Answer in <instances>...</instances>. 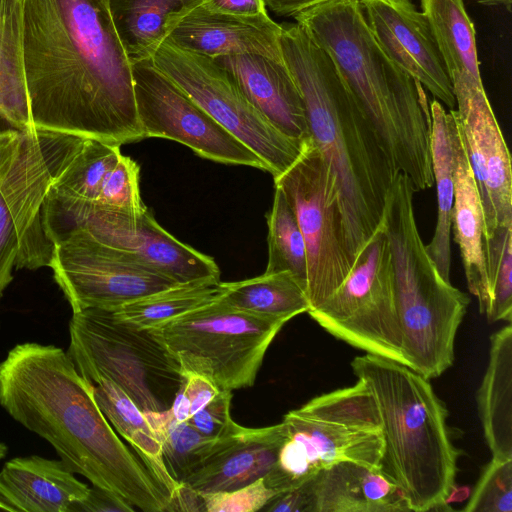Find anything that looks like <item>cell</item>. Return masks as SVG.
<instances>
[{"label": "cell", "mask_w": 512, "mask_h": 512, "mask_svg": "<svg viewBox=\"0 0 512 512\" xmlns=\"http://www.w3.org/2000/svg\"><path fill=\"white\" fill-rule=\"evenodd\" d=\"M33 129L21 47V0H0V133Z\"/></svg>", "instance_id": "30"}, {"label": "cell", "mask_w": 512, "mask_h": 512, "mask_svg": "<svg viewBox=\"0 0 512 512\" xmlns=\"http://www.w3.org/2000/svg\"><path fill=\"white\" fill-rule=\"evenodd\" d=\"M281 30L269 14L234 16L200 4L175 22L165 40L211 58L249 54L284 62Z\"/></svg>", "instance_id": "19"}, {"label": "cell", "mask_w": 512, "mask_h": 512, "mask_svg": "<svg viewBox=\"0 0 512 512\" xmlns=\"http://www.w3.org/2000/svg\"><path fill=\"white\" fill-rule=\"evenodd\" d=\"M336 0H264L271 12L294 19L297 15L326 2Z\"/></svg>", "instance_id": "46"}, {"label": "cell", "mask_w": 512, "mask_h": 512, "mask_svg": "<svg viewBox=\"0 0 512 512\" xmlns=\"http://www.w3.org/2000/svg\"><path fill=\"white\" fill-rule=\"evenodd\" d=\"M312 512H407L400 488L379 469L340 461L309 478Z\"/></svg>", "instance_id": "23"}, {"label": "cell", "mask_w": 512, "mask_h": 512, "mask_svg": "<svg viewBox=\"0 0 512 512\" xmlns=\"http://www.w3.org/2000/svg\"><path fill=\"white\" fill-rule=\"evenodd\" d=\"M294 20L330 56L395 168L416 191L431 188V118L424 88L381 49L360 1L326 2Z\"/></svg>", "instance_id": "4"}, {"label": "cell", "mask_w": 512, "mask_h": 512, "mask_svg": "<svg viewBox=\"0 0 512 512\" xmlns=\"http://www.w3.org/2000/svg\"><path fill=\"white\" fill-rule=\"evenodd\" d=\"M0 406L92 485L144 512L168 511L171 493L120 440L67 351L37 342L10 349L0 362Z\"/></svg>", "instance_id": "2"}, {"label": "cell", "mask_w": 512, "mask_h": 512, "mask_svg": "<svg viewBox=\"0 0 512 512\" xmlns=\"http://www.w3.org/2000/svg\"><path fill=\"white\" fill-rule=\"evenodd\" d=\"M208 10L234 16H258L268 14L264 0H204Z\"/></svg>", "instance_id": "45"}, {"label": "cell", "mask_w": 512, "mask_h": 512, "mask_svg": "<svg viewBox=\"0 0 512 512\" xmlns=\"http://www.w3.org/2000/svg\"><path fill=\"white\" fill-rule=\"evenodd\" d=\"M307 313L335 338L368 354L407 366L394 302L391 252L383 222L357 256L342 284Z\"/></svg>", "instance_id": "11"}, {"label": "cell", "mask_w": 512, "mask_h": 512, "mask_svg": "<svg viewBox=\"0 0 512 512\" xmlns=\"http://www.w3.org/2000/svg\"><path fill=\"white\" fill-rule=\"evenodd\" d=\"M475 2L484 6H503L508 11H511L512 0H474Z\"/></svg>", "instance_id": "51"}, {"label": "cell", "mask_w": 512, "mask_h": 512, "mask_svg": "<svg viewBox=\"0 0 512 512\" xmlns=\"http://www.w3.org/2000/svg\"><path fill=\"white\" fill-rule=\"evenodd\" d=\"M30 123L111 145L144 139L109 0H21Z\"/></svg>", "instance_id": "1"}, {"label": "cell", "mask_w": 512, "mask_h": 512, "mask_svg": "<svg viewBox=\"0 0 512 512\" xmlns=\"http://www.w3.org/2000/svg\"><path fill=\"white\" fill-rule=\"evenodd\" d=\"M490 322L512 321V226L499 227L486 240Z\"/></svg>", "instance_id": "37"}, {"label": "cell", "mask_w": 512, "mask_h": 512, "mask_svg": "<svg viewBox=\"0 0 512 512\" xmlns=\"http://www.w3.org/2000/svg\"><path fill=\"white\" fill-rule=\"evenodd\" d=\"M204 0H109L111 16L130 59L152 57L171 27Z\"/></svg>", "instance_id": "27"}, {"label": "cell", "mask_w": 512, "mask_h": 512, "mask_svg": "<svg viewBox=\"0 0 512 512\" xmlns=\"http://www.w3.org/2000/svg\"><path fill=\"white\" fill-rule=\"evenodd\" d=\"M93 206L121 216L136 218L146 209L139 189V167L122 155L106 177Z\"/></svg>", "instance_id": "38"}, {"label": "cell", "mask_w": 512, "mask_h": 512, "mask_svg": "<svg viewBox=\"0 0 512 512\" xmlns=\"http://www.w3.org/2000/svg\"><path fill=\"white\" fill-rule=\"evenodd\" d=\"M135 507L124 498L102 489L92 486L87 496L73 504L69 512H134Z\"/></svg>", "instance_id": "43"}, {"label": "cell", "mask_w": 512, "mask_h": 512, "mask_svg": "<svg viewBox=\"0 0 512 512\" xmlns=\"http://www.w3.org/2000/svg\"><path fill=\"white\" fill-rule=\"evenodd\" d=\"M285 322L234 309L220 298L149 329L178 361L221 390L253 386Z\"/></svg>", "instance_id": "8"}, {"label": "cell", "mask_w": 512, "mask_h": 512, "mask_svg": "<svg viewBox=\"0 0 512 512\" xmlns=\"http://www.w3.org/2000/svg\"><path fill=\"white\" fill-rule=\"evenodd\" d=\"M384 53L436 100L455 108L452 84L425 14L411 0H359Z\"/></svg>", "instance_id": "18"}, {"label": "cell", "mask_w": 512, "mask_h": 512, "mask_svg": "<svg viewBox=\"0 0 512 512\" xmlns=\"http://www.w3.org/2000/svg\"><path fill=\"white\" fill-rule=\"evenodd\" d=\"M220 300L234 309L285 323L310 310L306 290L288 271L226 282Z\"/></svg>", "instance_id": "31"}, {"label": "cell", "mask_w": 512, "mask_h": 512, "mask_svg": "<svg viewBox=\"0 0 512 512\" xmlns=\"http://www.w3.org/2000/svg\"><path fill=\"white\" fill-rule=\"evenodd\" d=\"M41 221L53 245L68 233L82 230L177 284L220 279L213 258L177 240L158 224L148 209L136 218H129L48 190Z\"/></svg>", "instance_id": "9"}, {"label": "cell", "mask_w": 512, "mask_h": 512, "mask_svg": "<svg viewBox=\"0 0 512 512\" xmlns=\"http://www.w3.org/2000/svg\"><path fill=\"white\" fill-rule=\"evenodd\" d=\"M352 370L373 393L383 436L380 471L403 492L410 511H449L459 453L448 412L429 380L394 360L366 353Z\"/></svg>", "instance_id": "5"}, {"label": "cell", "mask_w": 512, "mask_h": 512, "mask_svg": "<svg viewBox=\"0 0 512 512\" xmlns=\"http://www.w3.org/2000/svg\"><path fill=\"white\" fill-rule=\"evenodd\" d=\"M470 488L467 487V486H456L455 485L452 487V489L450 490L447 498L445 499V503L447 505H450L451 503H454V502H462L464 500H466L467 498H469L470 496Z\"/></svg>", "instance_id": "50"}, {"label": "cell", "mask_w": 512, "mask_h": 512, "mask_svg": "<svg viewBox=\"0 0 512 512\" xmlns=\"http://www.w3.org/2000/svg\"><path fill=\"white\" fill-rule=\"evenodd\" d=\"M287 436L285 423L242 427L182 483L198 493L228 491L265 477Z\"/></svg>", "instance_id": "21"}, {"label": "cell", "mask_w": 512, "mask_h": 512, "mask_svg": "<svg viewBox=\"0 0 512 512\" xmlns=\"http://www.w3.org/2000/svg\"><path fill=\"white\" fill-rule=\"evenodd\" d=\"M67 353L90 383L112 381L143 412L170 409L185 382L178 361L149 329L129 324L111 310L72 312Z\"/></svg>", "instance_id": "7"}, {"label": "cell", "mask_w": 512, "mask_h": 512, "mask_svg": "<svg viewBox=\"0 0 512 512\" xmlns=\"http://www.w3.org/2000/svg\"><path fill=\"white\" fill-rule=\"evenodd\" d=\"M297 410L305 415L350 427L382 431L375 397L360 380L354 386L317 396Z\"/></svg>", "instance_id": "36"}, {"label": "cell", "mask_w": 512, "mask_h": 512, "mask_svg": "<svg viewBox=\"0 0 512 512\" xmlns=\"http://www.w3.org/2000/svg\"><path fill=\"white\" fill-rule=\"evenodd\" d=\"M457 126L451 230L459 246L468 289L478 300L479 312L485 313L490 302V292L484 214L458 121Z\"/></svg>", "instance_id": "24"}, {"label": "cell", "mask_w": 512, "mask_h": 512, "mask_svg": "<svg viewBox=\"0 0 512 512\" xmlns=\"http://www.w3.org/2000/svg\"><path fill=\"white\" fill-rule=\"evenodd\" d=\"M0 511L14 512L13 508L2 497H0Z\"/></svg>", "instance_id": "52"}, {"label": "cell", "mask_w": 512, "mask_h": 512, "mask_svg": "<svg viewBox=\"0 0 512 512\" xmlns=\"http://www.w3.org/2000/svg\"><path fill=\"white\" fill-rule=\"evenodd\" d=\"M170 411L173 417L180 422L188 421L191 417L189 402L182 391V386L175 396Z\"/></svg>", "instance_id": "49"}, {"label": "cell", "mask_w": 512, "mask_h": 512, "mask_svg": "<svg viewBox=\"0 0 512 512\" xmlns=\"http://www.w3.org/2000/svg\"><path fill=\"white\" fill-rule=\"evenodd\" d=\"M49 267L72 312L118 307L177 285L82 230L54 243Z\"/></svg>", "instance_id": "14"}, {"label": "cell", "mask_w": 512, "mask_h": 512, "mask_svg": "<svg viewBox=\"0 0 512 512\" xmlns=\"http://www.w3.org/2000/svg\"><path fill=\"white\" fill-rule=\"evenodd\" d=\"M144 414L161 442L168 472L179 484L242 428L238 425L231 432L212 438L200 434L187 421H177L170 409Z\"/></svg>", "instance_id": "33"}, {"label": "cell", "mask_w": 512, "mask_h": 512, "mask_svg": "<svg viewBox=\"0 0 512 512\" xmlns=\"http://www.w3.org/2000/svg\"><path fill=\"white\" fill-rule=\"evenodd\" d=\"M261 510L269 512H312L313 495L309 479L297 487L276 493Z\"/></svg>", "instance_id": "42"}, {"label": "cell", "mask_w": 512, "mask_h": 512, "mask_svg": "<svg viewBox=\"0 0 512 512\" xmlns=\"http://www.w3.org/2000/svg\"><path fill=\"white\" fill-rule=\"evenodd\" d=\"M415 192L411 179L398 172L388 192L383 227L402 353L408 367L430 380L453 364L456 333L470 299L442 278L427 253L414 213Z\"/></svg>", "instance_id": "6"}, {"label": "cell", "mask_w": 512, "mask_h": 512, "mask_svg": "<svg viewBox=\"0 0 512 512\" xmlns=\"http://www.w3.org/2000/svg\"><path fill=\"white\" fill-rule=\"evenodd\" d=\"M226 291V282L203 279L154 292L128 302L114 315L138 328L151 329L191 310L218 300Z\"/></svg>", "instance_id": "32"}, {"label": "cell", "mask_w": 512, "mask_h": 512, "mask_svg": "<svg viewBox=\"0 0 512 512\" xmlns=\"http://www.w3.org/2000/svg\"><path fill=\"white\" fill-rule=\"evenodd\" d=\"M275 494L262 477L241 488L201 495L206 512H256Z\"/></svg>", "instance_id": "40"}, {"label": "cell", "mask_w": 512, "mask_h": 512, "mask_svg": "<svg viewBox=\"0 0 512 512\" xmlns=\"http://www.w3.org/2000/svg\"><path fill=\"white\" fill-rule=\"evenodd\" d=\"M268 262L266 274L290 272L307 293V256L296 215L284 193L275 187L273 204L267 216Z\"/></svg>", "instance_id": "35"}, {"label": "cell", "mask_w": 512, "mask_h": 512, "mask_svg": "<svg viewBox=\"0 0 512 512\" xmlns=\"http://www.w3.org/2000/svg\"><path fill=\"white\" fill-rule=\"evenodd\" d=\"M23 131L10 129L0 133V179L7 171L16 149L21 140Z\"/></svg>", "instance_id": "48"}, {"label": "cell", "mask_w": 512, "mask_h": 512, "mask_svg": "<svg viewBox=\"0 0 512 512\" xmlns=\"http://www.w3.org/2000/svg\"><path fill=\"white\" fill-rule=\"evenodd\" d=\"M451 84L483 85L473 22L464 0H421Z\"/></svg>", "instance_id": "28"}, {"label": "cell", "mask_w": 512, "mask_h": 512, "mask_svg": "<svg viewBox=\"0 0 512 512\" xmlns=\"http://www.w3.org/2000/svg\"><path fill=\"white\" fill-rule=\"evenodd\" d=\"M287 436L278 458L265 475L276 493L299 486L319 470L340 461H352L380 470L382 431L350 427L305 415L297 409L282 420Z\"/></svg>", "instance_id": "16"}, {"label": "cell", "mask_w": 512, "mask_h": 512, "mask_svg": "<svg viewBox=\"0 0 512 512\" xmlns=\"http://www.w3.org/2000/svg\"><path fill=\"white\" fill-rule=\"evenodd\" d=\"M89 489L61 459L15 457L0 470V497L14 512H69Z\"/></svg>", "instance_id": "22"}, {"label": "cell", "mask_w": 512, "mask_h": 512, "mask_svg": "<svg viewBox=\"0 0 512 512\" xmlns=\"http://www.w3.org/2000/svg\"><path fill=\"white\" fill-rule=\"evenodd\" d=\"M168 511H205L202 495L186 484L181 483L172 496Z\"/></svg>", "instance_id": "47"}, {"label": "cell", "mask_w": 512, "mask_h": 512, "mask_svg": "<svg viewBox=\"0 0 512 512\" xmlns=\"http://www.w3.org/2000/svg\"><path fill=\"white\" fill-rule=\"evenodd\" d=\"M274 183L291 205L304 238L307 297L312 310L334 293L353 266L344 239L338 190L311 139Z\"/></svg>", "instance_id": "12"}, {"label": "cell", "mask_w": 512, "mask_h": 512, "mask_svg": "<svg viewBox=\"0 0 512 512\" xmlns=\"http://www.w3.org/2000/svg\"><path fill=\"white\" fill-rule=\"evenodd\" d=\"M231 399L232 391L220 390L217 396L194 413L187 422L206 437L216 438L231 432L239 425L230 415Z\"/></svg>", "instance_id": "41"}, {"label": "cell", "mask_w": 512, "mask_h": 512, "mask_svg": "<svg viewBox=\"0 0 512 512\" xmlns=\"http://www.w3.org/2000/svg\"><path fill=\"white\" fill-rule=\"evenodd\" d=\"M95 400L108 420L135 454L173 496L179 488L165 465L161 442L144 412L116 384L100 379L93 384Z\"/></svg>", "instance_id": "29"}, {"label": "cell", "mask_w": 512, "mask_h": 512, "mask_svg": "<svg viewBox=\"0 0 512 512\" xmlns=\"http://www.w3.org/2000/svg\"><path fill=\"white\" fill-rule=\"evenodd\" d=\"M135 104L144 138H165L199 156L267 171L265 163L220 125L150 59L132 63Z\"/></svg>", "instance_id": "15"}, {"label": "cell", "mask_w": 512, "mask_h": 512, "mask_svg": "<svg viewBox=\"0 0 512 512\" xmlns=\"http://www.w3.org/2000/svg\"><path fill=\"white\" fill-rule=\"evenodd\" d=\"M214 59L277 129L291 138L310 140L303 99L285 61L249 54Z\"/></svg>", "instance_id": "20"}, {"label": "cell", "mask_w": 512, "mask_h": 512, "mask_svg": "<svg viewBox=\"0 0 512 512\" xmlns=\"http://www.w3.org/2000/svg\"><path fill=\"white\" fill-rule=\"evenodd\" d=\"M121 156L120 146L85 139L49 190L64 198L94 202L106 177Z\"/></svg>", "instance_id": "34"}, {"label": "cell", "mask_w": 512, "mask_h": 512, "mask_svg": "<svg viewBox=\"0 0 512 512\" xmlns=\"http://www.w3.org/2000/svg\"><path fill=\"white\" fill-rule=\"evenodd\" d=\"M8 453V446L0 440V460L3 459Z\"/></svg>", "instance_id": "53"}, {"label": "cell", "mask_w": 512, "mask_h": 512, "mask_svg": "<svg viewBox=\"0 0 512 512\" xmlns=\"http://www.w3.org/2000/svg\"><path fill=\"white\" fill-rule=\"evenodd\" d=\"M281 30L284 61L301 93L310 139L334 178L352 264L381 226L399 172L330 56L298 23Z\"/></svg>", "instance_id": "3"}, {"label": "cell", "mask_w": 512, "mask_h": 512, "mask_svg": "<svg viewBox=\"0 0 512 512\" xmlns=\"http://www.w3.org/2000/svg\"><path fill=\"white\" fill-rule=\"evenodd\" d=\"M150 61L252 150L265 163L273 178L284 173L310 141L291 138L277 129L214 58L164 40Z\"/></svg>", "instance_id": "10"}, {"label": "cell", "mask_w": 512, "mask_h": 512, "mask_svg": "<svg viewBox=\"0 0 512 512\" xmlns=\"http://www.w3.org/2000/svg\"><path fill=\"white\" fill-rule=\"evenodd\" d=\"M184 376L182 391L189 402L192 416L217 396L221 389L203 375L188 372Z\"/></svg>", "instance_id": "44"}, {"label": "cell", "mask_w": 512, "mask_h": 512, "mask_svg": "<svg viewBox=\"0 0 512 512\" xmlns=\"http://www.w3.org/2000/svg\"><path fill=\"white\" fill-rule=\"evenodd\" d=\"M454 109L482 202L486 240L512 226L511 156L483 85H452Z\"/></svg>", "instance_id": "17"}, {"label": "cell", "mask_w": 512, "mask_h": 512, "mask_svg": "<svg viewBox=\"0 0 512 512\" xmlns=\"http://www.w3.org/2000/svg\"><path fill=\"white\" fill-rule=\"evenodd\" d=\"M430 152L437 194V222L426 251L444 280L450 282L451 212L454 201L457 119L453 109L445 110L434 99L430 105Z\"/></svg>", "instance_id": "25"}, {"label": "cell", "mask_w": 512, "mask_h": 512, "mask_svg": "<svg viewBox=\"0 0 512 512\" xmlns=\"http://www.w3.org/2000/svg\"><path fill=\"white\" fill-rule=\"evenodd\" d=\"M484 438L492 458L512 459V325L490 338L489 362L477 392Z\"/></svg>", "instance_id": "26"}, {"label": "cell", "mask_w": 512, "mask_h": 512, "mask_svg": "<svg viewBox=\"0 0 512 512\" xmlns=\"http://www.w3.org/2000/svg\"><path fill=\"white\" fill-rule=\"evenodd\" d=\"M463 510L512 512V459H491L482 471Z\"/></svg>", "instance_id": "39"}, {"label": "cell", "mask_w": 512, "mask_h": 512, "mask_svg": "<svg viewBox=\"0 0 512 512\" xmlns=\"http://www.w3.org/2000/svg\"><path fill=\"white\" fill-rule=\"evenodd\" d=\"M84 141L39 129L23 131L0 179V299L13 279L12 271L26 234L41 219L50 186Z\"/></svg>", "instance_id": "13"}]
</instances>
